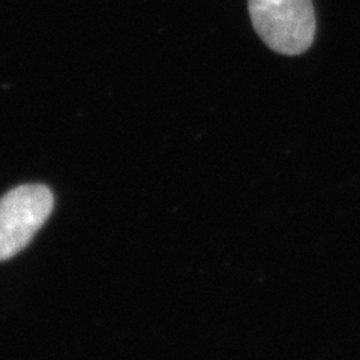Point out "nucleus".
<instances>
[{
	"label": "nucleus",
	"mask_w": 360,
	"mask_h": 360,
	"mask_svg": "<svg viewBox=\"0 0 360 360\" xmlns=\"http://www.w3.org/2000/svg\"><path fill=\"white\" fill-rule=\"evenodd\" d=\"M258 37L284 56L305 53L315 38L312 0H248Z\"/></svg>",
	"instance_id": "obj_1"
},
{
	"label": "nucleus",
	"mask_w": 360,
	"mask_h": 360,
	"mask_svg": "<svg viewBox=\"0 0 360 360\" xmlns=\"http://www.w3.org/2000/svg\"><path fill=\"white\" fill-rule=\"evenodd\" d=\"M54 198L44 185H21L0 198V262L29 245L53 210Z\"/></svg>",
	"instance_id": "obj_2"
}]
</instances>
